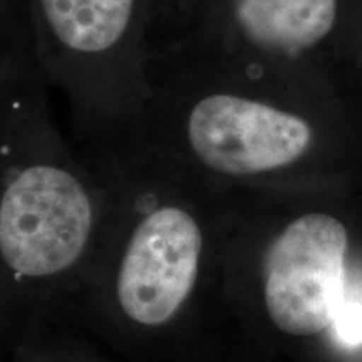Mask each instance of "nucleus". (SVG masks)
I'll list each match as a JSON object with an SVG mask.
<instances>
[{
    "label": "nucleus",
    "mask_w": 362,
    "mask_h": 362,
    "mask_svg": "<svg viewBox=\"0 0 362 362\" xmlns=\"http://www.w3.org/2000/svg\"><path fill=\"white\" fill-rule=\"evenodd\" d=\"M79 151L110 218L66 322L126 349L185 351L218 314L220 187L138 134Z\"/></svg>",
    "instance_id": "f257e3e1"
},
{
    "label": "nucleus",
    "mask_w": 362,
    "mask_h": 362,
    "mask_svg": "<svg viewBox=\"0 0 362 362\" xmlns=\"http://www.w3.org/2000/svg\"><path fill=\"white\" fill-rule=\"evenodd\" d=\"M54 98L34 56L0 72V267L29 324L66 320L110 218L106 183Z\"/></svg>",
    "instance_id": "f03ea898"
},
{
    "label": "nucleus",
    "mask_w": 362,
    "mask_h": 362,
    "mask_svg": "<svg viewBox=\"0 0 362 362\" xmlns=\"http://www.w3.org/2000/svg\"><path fill=\"white\" fill-rule=\"evenodd\" d=\"M35 66L64 101L79 148L110 146L141 124L165 0H29Z\"/></svg>",
    "instance_id": "7ed1b4c3"
},
{
    "label": "nucleus",
    "mask_w": 362,
    "mask_h": 362,
    "mask_svg": "<svg viewBox=\"0 0 362 362\" xmlns=\"http://www.w3.org/2000/svg\"><path fill=\"white\" fill-rule=\"evenodd\" d=\"M347 232L334 216L305 214L275 230L259 255L262 314L287 337L332 327L344 305Z\"/></svg>",
    "instance_id": "20e7f679"
},
{
    "label": "nucleus",
    "mask_w": 362,
    "mask_h": 362,
    "mask_svg": "<svg viewBox=\"0 0 362 362\" xmlns=\"http://www.w3.org/2000/svg\"><path fill=\"white\" fill-rule=\"evenodd\" d=\"M33 56L29 0H0V72Z\"/></svg>",
    "instance_id": "39448f33"
},
{
    "label": "nucleus",
    "mask_w": 362,
    "mask_h": 362,
    "mask_svg": "<svg viewBox=\"0 0 362 362\" xmlns=\"http://www.w3.org/2000/svg\"><path fill=\"white\" fill-rule=\"evenodd\" d=\"M332 327H336L339 339L347 346L362 342V305L349 307V312H347L346 304H344Z\"/></svg>",
    "instance_id": "423d86ee"
}]
</instances>
